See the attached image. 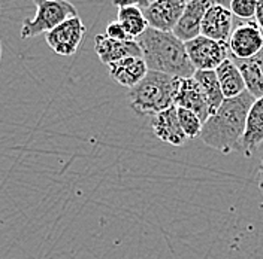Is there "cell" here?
I'll list each match as a JSON object with an SVG mask.
<instances>
[{
  "mask_svg": "<svg viewBox=\"0 0 263 259\" xmlns=\"http://www.w3.org/2000/svg\"><path fill=\"white\" fill-rule=\"evenodd\" d=\"M256 98L248 91L233 98H224L223 104L203 122L200 139L206 146L221 154L239 150L246 133L247 116Z\"/></svg>",
  "mask_w": 263,
  "mask_h": 259,
  "instance_id": "obj_1",
  "label": "cell"
},
{
  "mask_svg": "<svg viewBox=\"0 0 263 259\" xmlns=\"http://www.w3.org/2000/svg\"><path fill=\"white\" fill-rule=\"evenodd\" d=\"M136 42L142 49V58L148 70L172 75L181 79L192 78L196 72L193 67L185 44L172 32H160L148 27Z\"/></svg>",
  "mask_w": 263,
  "mask_h": 259,
  "instance_id": "obj_2",
  "label": "cell"
},
{
  "mask_svg": "<svg viewBox=\"0 0 263 259\" xmlns=\"http://www.w3.org/2000/svg\"><path fill=\"white\" fill-rule=\"evenodd\" d=\"M181 81L172 75L148 70L145 78L129 90L132 109L139 115L154 116L175 106Z\"/></svg>",
  "mask_w": 263,
  "mask_h": 259,
  "instance_id": "obj_3",
  "label": "cell"
},
{
  "mask_svg": "<svg viewBox=\"0 0 263 259\" xmlns=\"http://www.w3.org/2000/svg\"><path fill=\"white\" fill-rule=\"evenodd\" d=\"M36 15L23 23L20 36L23 40L51 32L66 19L78 16L77 8L69 0H33Z\"/></svg>",
  "mask_w": 263,
  "mask_h": 259,
  "instance_id": "obj_4",
  "label": "cell"
},
{
  "mask_svg": "<svg viewBox=\"0 0 263 259\" xmlns=\"http://www.w3.org/2000/svg\"><path fill=\"white\" fill-rule=\"evenodd\" d=\"M189 58L196 70H215L230 57L228 44L213 40L205 36H197L185 42Z\"/></svg>",
  "mask_w": 263,
  "mask_h": 259,
  "instance_id": "obj_5",
  "label": "cell"
},
{
  "mask_svg": "<svg viewBox=\"0 0 263 259\" xmlns=\"http://www.w3.org/2000/svg\"><path fill=\"white\" fill-rule=\"evenodd\" d=\"M230 55L235 58H251L263 52V32L256 21H241L236 18L229 42Z\"/></svg>",
  "mask_w": 263,
  "mask_h": 259,
  "instance_id": "obj_6",
  "label": "cell"
},
{
  "mask_svg": "<svg viewBox=\"0 0 263 259\" xmlns=\"http://www.w3.org/2000/svg\"><path fill=\"white\" fill-rule=\"evenodd\" d=\"M87 32L84 23L80 16H72L57 26L54 30L45 34V40L48 47L55 54L69 57L73 55L81 45L84 34Z\"/></svg>",
  "mask_w": 263,
  "mask_h": 259,
  "instance_id": "obj_7",
  "label": "cell"
},
{
  "mask_svg": "<svg viewBox=\"0 0 263 259\" xmlns=\"http://www.w3.org/2000/svg\"><path fill=\"white\" fill-rule=\"evenodd\" d=\"M185 0H153L144 9L151 29L160 32H174L185 9Z\"/></svg>",
  "mask_w": 263,
  "mask_h": 259,
  "instance_id": "obj_8",
  "label": "cell"
},
{
  "mask_svg": "<svg viewBox=\"0 0 263 259\" xmlns=\"http://www.w3.org/2000/svg\"><path fill=\"white\" fill-rule=\"evenodd\" d=\"M235 24H236V18L230 12L228 6L213 3L203 16L200 34L213 40L228 44L235 29Z\"/></svg>",
  "mask_w": 263,
  "mask_h": 259,
  "instance_id": "obj_9",
  "label": "cell"
},
{
  "mask_svg": "<svg viewBox=\"0 0 263 259\" xmlns=\"http://www.w3.org/2000/svg\"><path fill=\"white\" fill-rule=\"evenodd\" d=\"M95 51L100 61L106 66L127 57H142V49L136 40H115L106 34L95 37Z\"/></svg>",
  "mask_w": 263,
  "mask_h": 259,
  "instance_id": "obj_10",
  "label": "cell"
},
{
  "mask_svg": "<svg viewBox=\"0 0 263 259\" xmlns=\"http://www.w3.org/2000/svg\"><path fill=\"white\" fill-rule=\"evenodd\" d=\"M213 3V0H190V2H187L185 9L172 33L184 44L200 36V27H202L203 16Z\"/></svg>",
  "mask_w": 263,
  "mask_h": 259,
  "instance_id": "obj_11",
  "label": "cell"
},
{
  "mask_svg": "<svg viewBox=\"0 0 263 259\" xmlns=\"http://www.w3.org/2000/svg\"><path fill=\"white\" fill-rule=\"evenodd\" d=\"M151 128L156 137L172 146H182L189 139L181 128L177 106H172L151 118Z\"/></svg>",
  "mask_w": 263,
  "mask_h": 259,
  "instance_id": "obj_12",
  "label": "cell"
},
{
  "mask_svg": "<svg viewBox=\"0 0 263 259\" xmlns=\"http://www.w3.org/2000/svg\"><path fill=\"white\" fill-rule=\"evenodd\" d=\"M175 106L195 112L196 115H199V118L203 122L211 115V107H210L208 98L193 76L181 81L180 93H178L177 100H175Z\"/></svg>",
  "mask_w": 263,
  "mask_h": 259,
  "instance_id": "obj_13",
  "label": "cell"
},
{
  "mask_svg": "<svg viewBox=\"0 0 263 259\" xmlns=\"http://www.w3.org/2000/svg\"><path fill=\"white\" fill-rule=\"evenodd\" d=\"M263 143V97L254 100L247 116L246 133L241 140L239 152L251 157Z\"/></svg>",
  "mask_w": 263,
  "mask_h": 259,
  "instance_id": "obj_14",
  "label": "cell"
},
{
  "mask_svg": "<svg viewBox=\"0 0 263 259\" xmlns=\"http://www.w3.org/2000/svg\"><path fill=\"white\" fill-rule=\"evenodd\" d=\"M111 78L126 88H133L145 78L148 67L142 57H127L108 66Z\"/></svg>",
  "mask_w": 263,
  "mask_h": 259,
  "instance_id": "obj_15",
  "label": "cell"
},
{
  "mask_svg": "<svg viewBox=\"0 0 263 259\" xmlns=\"http://www.w3.org/2000/svg\"><path fill=\"white\" fill-rule=\"evenodd\" d=\"M233 63L238 66L244 82H246L247 91L256 98L263 97V52L251 57V58H235L230 55Z\"/></svg>",
  "mask_w": 263,
  "mask_h": 259,
  "instance_id": "obj_16",
  "label": "cell"
},
{
  "mask_svg": "<svg viewBox=\"0 0 263 259\" xmlns=\"http://www.w3.org/2000/svg\"><path fill=\"white\" fill-rule=\"evenodd\" d=\"M215 73H217V78H218L224 98L238 97L244 91H247L244 78H242L238 66L233 63V60L230 57L215 69Z\"/></svg>",
  "mask_w": 263,
  "mask_h": 259,
  "instance_id": "obj_17",
  "label": "cell"
},
{
  "mask_svg": "<svg viewBox=\"0 0 263 259\" xmlns=\"http://www.w3.org/2000/svg\"><path fill=\"white\" fill-rule=\"evenodd\" d=\"M117 21L124 27V30L129 33V36L133 37L135 40L147 32L149 27L147 18L144 15V9L138 8V6H123L118 8V15Z\"/></svg>",
  "mask_w": 263,
  "mask_h": 259,
  "instance_id": "obj_18",
  "label": "cell"
},
{
  "mask_svg": "<svg viewBox=\"0 0 263 259\" xmlns=\"http://www.w3.org/2000/svg\"><path fill=\"white\" fill-rule=\"evenodd\" d=\"M193 78L196 79L202 91L205 93L210 107H211V114H214L224 101V96H223L215 70H196Z\"/></svg>",
  "mask_w": 263,
  "mask_h": 259,
  "instance_id": "obj_19",
  "label": "cell"
},
{
  "mask_svg": "<svg viewBox=\"0 0 263 259\" xmlns=\"http://www.w3.org/2000/svg\"><path fill=\"white\" fill-rule=\"evenodd\" d=\"M177 111H178V119H180L181 128L184 131V134L187 136V139L200 137L203 121L199 118V115L189 111V109H182V107H177Z\"/></svg>",
  "mask_w": 263,
  "mask_h": 259,
  "instance_id": "obj_20",
  "label": "cell"
},
{
  "mask_svg": "<svg viewBox=\"0 0 263 259\" xmlns=\"http://www.w3.org/2000/svg\"><path fill=\"white\" fill-rule=\"evenodd\" d=\"M259 0H232L229 5L230 12L241 21H254L257 12Z\"/></svg>",
  "mask_w": 263,
  "mask_h": 259,
  "instance_id": "obj_21",
  "label": "cell"
},
{
  "mask_svg": "<svg viewBox=\"0 0 263 259\" xmlns=\"http://www.w3.org/2000/svg\"><path fill=\"white\" fill-rule=\"evenodd\" d=\"M106 36H109L111 39H115V40H135L133 37L129 36V33L124 30V27L118 23V21H114V23H109L106 26V32H105Z\"/></svg>",
  "mask_w": 263,
  "mask_h": 259,
  "instance_id": "obj_22",
  "label": "cell"
},
{
  "mask_svg": "<svg viewBox=\"0 0 263 259\" xmlns=\"http://www.w3.org/2000/svg\"><path fill=\"white\" fill-rule=\"evenodd\" d=\"M151 2L149 0H112V5L118 6V8H123V6H138L141 9H145L148 8Z\"/></svg>",
  "mask_w": 263,
  "mask_h": 259,
  "instance_id": "obj_23",
  "label": "cell"
},
{
  "mask_svg": "<svg viewBox=\"0 0 263 259\" xmlns=\"http://www.w3.org/2000/svg\"><path fill=\"white\" fill-rule=\"evenodd\" d=\"M256 24L260 27V30L263 32V0H259V5H257V12H256V18H254Z\"/></svg>",
  "mask_w": 263,
  "mask_h": 259,
  "instance_id": "obj_24",
  "label": "cell"
},
{
  "mask_svg": "<svg viewBox=\"0 0 263 259\" xmlns=\"http://www.w3.org/2000/svg\"><path fill=\"white\" fill-rule=\"evenodd\" d=\"M256 180H257V186H259V191L263 197V158L260 164H259V168H257V176H256Z\"/></svg>",
  "mask_w": 263,
  "mask_h": 259,
  "instance_id": "obj_25",
  "label": "cell"
},
{
  "mask_svg": "<svg viewBox=\"0 0 263 259\" xmlns=\"http://www.w3.org/2000/svg\"><path fill=\"white\" fill-rule=\"evenodd\" d=\"M185 2H190V0H185ZM213 2L214 3H218V5H223V6H228V8H229L232 0H213Z\"/></svg>",
  "mask_w": 263,
  "mask_h": 259,
  "instance_id": "obj_26",
  "label": "cell"
},
{
  "mask_svg": "<svg viewBox=\"0 0 263 259\" xmlns=\"http://www.w3.org/2000/svg\"><path fill=\"white\" fill-rule=\"evenodd\" d=\"M0 60H2V42H0Z\"/></svg>",
  "mask_w": 263,
  "mask_h": 259,
  "instance_id": "obj_27",
  "label": "cell"
}]
</instances>
